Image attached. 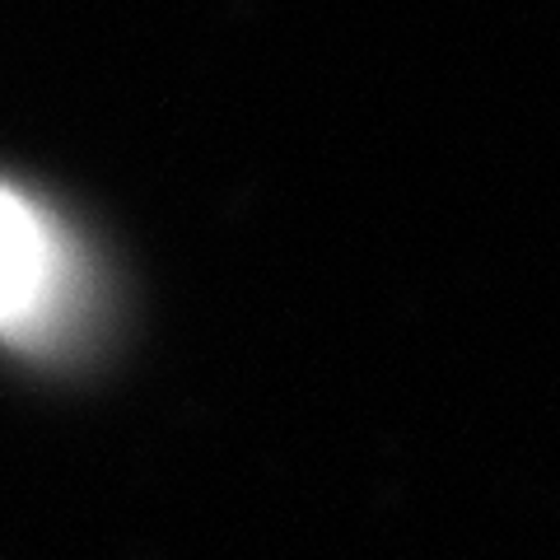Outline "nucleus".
Wrapping results in <instances>:
<instances>
[{
    "instance_id": "nucleus-1",
    "label": "nucleus",
    "mask_w": 560,
    "mask_h": 560,
    "mask_svg": "<svg viewBox=\"0 0 560 560\" xmlns=\"http://www.w3.org/2000/svg\"><path fill=\"white\" fill-rule=\"evenodd\" d=\"M75 313V257L61 224L0 183V341L43 350Z\"/></svg>"
}]
</instances>
